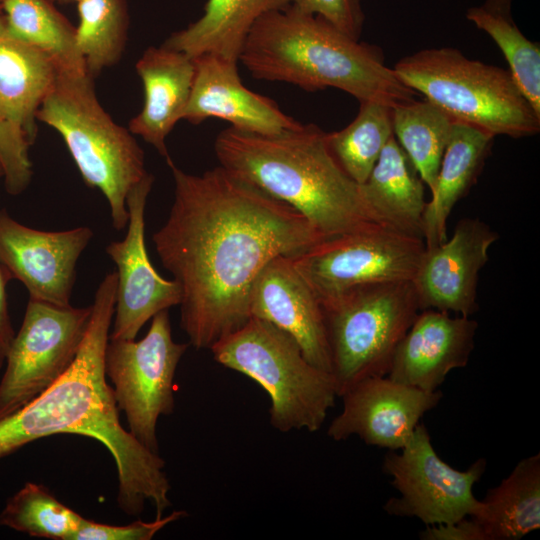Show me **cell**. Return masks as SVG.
<instances>
[{
  "mask_svg": "<svg viewBox=\"0 0 540 540\" xmlns=\"http://www.w3.org/2000/svg\"><path fill=\"white\" fill-rule=\"evenodd\" d=\"M167 164L174 200L152 241L181 289V329L190 345L210 350L251 318V287L269 261L325 237L296 209L220 165L195 175Z\"/></svg>",
  "mask_w": 540,
  "mask_h": 540,
  "instance_id": "6da1fadb",
  "label": "cell"
},
{
  "mask_svg": "<svg viewBox=\"0 0 540 540\" xmlns=\"http://www.w3.org/2000/svg\"><path fill=\"white\" fill-rule=\"evenodd\" d=\"M116 272L105 275L91 304V318L70 367L49 388L0 420V459L54 434H78L100 443L112 455L118 476L117 502L128 515H139L147 501L156 517L171 506L165 461L142 445L119 420L104 358L112 325Z\"/></svg>",
  "mask_w": 540,
  "mask_h": 540,
  "instance_id": "7a4b0ae2",
  "label": "cell"
},
{
  "mask_svg": "<svg viewBox=\"0 0 540 540\" xmlns=\"http://www.w3.org/2000/svg\"><path fill=\"white\" fill-rule=\"evenodd\" d=\"M239 61L256 79L286 82L309 92L333 87L359 102L393 108L418 95L384 64L378 47L290 5L270 10L254 23Z\"/></svg>",
  "mask_w": 540,
  "mask_h": 540,
  "instance_id": "3957f363",
  "label": "cell"
},
{
  "mask_svg": "<svg viewBox=\"0 0 540 540\" xmlns=\"http://www.w3.org/2000/svg\"><path fill=\"white\" fill-rule=\"evenodd\" d=\"M214 151L220 166L296 209L325 238L377 223L359 184L330 152L326 132L312 123L274 135L229 127Z\"/></svg>",
  "mask_w": 540,
  "mask_h": 540,
  "instance_id": "277c9868",
  "label": "cell"
},
{
  "mask_svg": "<svg viewBox=\"0 0 540 540\" xmlns=\"http://www.w3.org/2000/svg\"><path fill=\"white\" fill-rule=\"evenodd\" d=\"M36 118L61 135L83 181L102 192L114 229L122 231L129 219L127 195L148 172L131 132L100 105L93 78L58 72Z\"/></svg>",
  "mask_w": 540,
  "mask_h": 540,
  "instance_id": "5b68a950",
  "label": "cell"
},
{
  "mask_svg": "<svg viewBox=\"0 0 540 540\" xmlns=\"http://www.w3.org/2000/svg\"><path fill=\"white\" fill-rule=\"evenodd\" d=\"M398 79L454 122L521 138L540 130V115L509 70L465 57L454 48L424 49L399 60Z\"/></svg>",
  "mask_w": 540,
  "mask_h": 540,
  "instance_id": "8992f818",
  "label": "cell"
},
{
  "mask_svg": "<svg viewBox=\"0 0 540 540\" xmlns=\"http://www.w3.org/2000/svg\"><path fill=\"white\" fill-rule=\"evenodd\" d=\"M214 360L262 387L270 399V424L280 432L318 431L338 397L331 373L312 365L296 340L251 317L211 347Z\"/></svg>",
  "mask_w": 540,
  "mask_h": 540,
  "instance_id": "52a82bcc",
  "label": "cell"
},
{
  "mask_svg": "<svg viewBox=\"0 0 540 540\" xmlns=\"http://www.w3.org/2000/svg\"><path fill=\"white\" fill-rule=\"evenodd\" d=\"M319 299L338 397L362 379L387 375L421 311L412 280L360 284Z\"/></svg>",
  "mask_w": 540,
  "mask_h": 540,
  "instance_id": "ba28073f",
  "label": "cell"
},
{
  "mask_svg": "<svg viewBox=\"0 0 540 540\" xmlns=\"http://www.w3.org/2000/svg\"><path fill=\"white\" fill-rule=\"evenodd\" d=\"M189 343L172 338L168 310L152 317L146 335L108 340L104 369L129 432L147 449L159 453L157 422L175 408V373Z\"/></svg>",
  "mask_w": 540,
  "mask_h": 540,
  "instance_id": "9c48e42d",
  "label": "cell"
},
{
  "mask_svg": "<svg viewBox=\"0 0 540 540\" xmlns=\"http://www.w3.org/2000/svg\"><path fill=\"white\" fill-rule=\"evenodd\" d=\"M91 305L29 298L0 380V420L49 388L70 367L87 332Z\"/></svg>",
  "mask_w": 540,
  "mask_h": 540,
  "instance_id": "30bf717a",
  "label": "cell"
},
{
  "mask_svg": "<svg viewBox=\"0 0 540 540\" xmlns=\"http://www.w3.org/2000/svg\"><path fill=\"white\" fill-rule=\"evenodd\" d=\"M426 245L379 223L327 237L292 256L319 298L367 283L412 280Z\"/></svg>",
  "mask_w": 540,
  "mask_h": 540,
  "instance_id": "8fae6325",
  "label": "cell"
},
{
  "mask_svg": "<svg viewBox=\"0 0 540 540\" xmlns=\"http://www.w3.org/2000/svg\"><path fill=\"white\" fill-rule=\"evenodd\" d=\"M484 458L460 471L436 453L426 426L419 423L400 450H389L382 471L391 477L398 497H391L383 508L386 513L415 517L426 526L448 524L475 514L479 507L474 485L485 472Z\"/></svg>",
  "mask_w": 540,
  "mask_h": 540,
  "instance_id": "7c38bea8",
  "label": "cell"
},
{
  "mask_svg": "<svg viewBox=\"0 0 540 540\" xmlns=\"http://www.w3.org/2000/svg\"><path fill=\"white\" fill-rule=\"evenodd\" d=\"M154 178L147 173L129 191V219L124 239L112 241L106 253L116 266V297L110 339H135L154 315L179 305L181 289L153 267L145 244V207Z\"/></svg>",
  "mask_w": 540,
  "mask_h": 540,
  "instance_id": "4fadbf2b",
  "label": "cell"
},
{
  "mask_svg": "<svg viewBox=\"0 0 540 540\" xmlns=\"http://www.w3.org/2000/svg\"><path fill=\"white\" fill-rule=\"evenodd\" d=\"M92 237L86 226L64 231L31 228L0 209V263L32 299L70 304L77 262Z\"/></svg>",
  "mask_w": 540,
  "mask_h": 540,
  "instance_id": "5bb4252c",
  "label": "cell"
},
{
  "mask_svg": "<svg viewBox=\"0 0 540 540\" xmlns=\"http://www.w3.org/2000/svg\"><path fill=\"white\" fill-rule=\"evenodd\" d=\"M340 397L342 411L327 430L332 440L358 436L368 445L397 451L408 443L424 414L438 405L442 393L375 376L354 383Z\"/></svg>",
  "mask_w": 540,
  "mask_h": 540,
  "instance_id": "9a60e30c",
  "label": "cell"
},
{
  "mask_svg": "<svg viewBox=\"0 0 540 540\" xmlns=\"http://www.w3.org/2000/svg\"><path fill=\"white\" fill-rule=\"evenodd\" d=\"M499 235L479 218H463L443 243L426 247L412 279L420 310L471 317L477 309L479 273Z\"/></svg>",
  "mask_w": 540,
  "mask_h": 540,
  "instance_id": "2e32d148",
  "label": "cell"
},
{
  "mask_svg": "<svg viewBox=\"0 0 540 540\" xmlns=\"http://www.w3.org/2000/svg\"><path fill=\"white\" fill-rule=\"evenodd\" d=\"M249 310L251 317L291 335L312 365L331 373L322 305L292 256H277L262 268L251 287Z\"/></svg>",
  "mask_w": 540,
  "mask_h": 540,
  "instance_id": "e0dca14e",
  "label": "cell"
},
{
  "mask_svg": "<svg viewBox=\"0 0 540 540\" xmlns=\"http://www.w3.org/2000/svg\"><path fill=\"white\" fill-rule=\"evenodd\" d=\"M193 60L195 74L183 114L188 122L198 125L219 118L237 130L261 135L279 134L301 124L272 99L246 88L238 73V62L210 53Z\"/></svg>",
  "mask_w": 540,
  "mask_h": 540,
  "instance_id": "ac0fdd59",
  "label": "cell"
},
{
  "mask_svg": "<svg viewBox=\"0 0 540 540\" xmlns=\"http://www.w3.org/2000/svg\"><path fill=\"white\" fill-rule=\"evenodd\" d=\"M477 328L468 316L421 310L398 343L386 376L423 391L438 390L452 370L468 364Z\"/></svg>",
  "mask_w": 540,
  "mask_h": 540,
  "instance_id": "d6986e66",
  "label": "cell"
},
{
  "mask_svg": "<svg viewBox=\"0 0 540 540\" xmlns=\"http://www.w3.org/2000/svg\"><path fill=\"white\" fill-rule=\"evenodd\" d=\"M144 88V104L131 119L129 131L141 136L169 162L166 138L183 119L194 74L193 58L162 45L149 47L136 64Z\"/></svg>",
  "mask_w": 540,
  "mask_h": 540,
  "instance_id": "ffe728a7",
  "label": "cell"
},
{
  "mask_svg": "<svg viewBox=\"0 0 540 540\" xmlns=\"http://www.w3.org/2000/svg\"><path fill=\"white\" fill-rule=\"evenodd\" d=\"M359 189L377 223L423 240L424 182L394 135Z\"/></svg>",
  "mask_w": 540,
  "mask_h": 540,
  "instance_id": "44dd1931",
  "label": "cell"
},
{
  "mask_svg": "<svg viewBox=\"0 0 540 540\" xmlns=\"http://www.w3.org/2000/svg\"><path fill=\"white\" fill-rule=\"evenodd\" d=\"M493 136L454 122L443 153L431 199L423 214V241L433 247L447 239V220L456 203L471 189L491 150Z\"/></svg>",
  "mask_w": 540,
  "mask_h": 540,
  "instance_id": "7402d4cb",
  "label": "cell"
},
{
  "mask_svg": "<svg viewBox=\"0 0 540 540\" xmlns=\"http://www.w3.org/2000/svg\"><path fill=\"white\" fill-rule=\"evenodd\" d=\"M57 74L42 51L7 31L0 34V119L21 129L30 145L37 135V111Z\"/></svg>",
  "mask_w": 540,
  "mask_h": 540,
  "instance_id": "603a6c76",
  "label": "cell"
},
{
  "mask_svg": "<svg viewBox=\"0 0 540 540\" xmlns=\"http://www.w3.org/2000/svg\"><path fill=\"white\" fill-rule=\"evenodd\" d=\"M282 6V0H207L203 15L173 33L163 45L191 58L210 53L238 62L254 23Z\"/></svg>",
  "mask_w": 540,
  "mask_h": 540,
  "instance_id": "cb8c5ba5",
  "label": "cell"
},
{
  "mask_svg": "<svg viewBox=\"0 0 540 540\" xmlns=\"http://www.w3.org/2000/svg\"><path fill=\"white\" fill-rule=\"evenodd\" d=\"M487 540H517L540 528V454L523 458L489 489L471 516Z\"/></svg>",
  "mask_w": 540,
  "mask_h": 540,
  "instance_id": "d4e9b609",
  "label": "cell"
},
{
  "mask_svg": "<svg viewBox=\"0 0 540 540\" xmlns=\"http://www.w3.org/2000/svg\"><path fill=\"white\" fill-rule=\"evenodd\" d=\"M54 0H2L7 32L46 54L58 72L88 74L76 44V29Z\"/></svg>",
  "mask_w": 540,
  "mask_h": 540,
  "instance_id": "484cf974",
  "label": "cell"
},
{
  "mask_svg": "<svg viewBox=\"0 0 540 540\" xmlns=\"http://www.w3.org/2000/svg\"><path fill=\"white\" fill-rule=\"evenodd\" d=\"M454 121L430 101L392 108L393 134L424 184L433 191Z\"/></svg>",
  "mask_w": 540,
  "mask_h": 540,
  "instance_id": "4316f807",
  "label": "cell"
},
{
  "mask_svg": "<svg viewBox=\"0 0 540 540\" xmlns=\"http://www.w3.org/2000/svg\"><path fill=\"white\" fill-rule=\"evenodd\" d=\"M393 135L392 107L361 101L355 119L342 130L326 133V142L344 172L360 185Z\"/></svg>",
  "mask_w": 540,
  "mask_h": 540,
  "instance_id": "83f0119b",
  "label": "cell"
},
{
  "mask_svg": "<svg viewBox=\"0 0 540 540\" xmlns=\"http://www.w3.org/2000/svg\"><path fill=\"white\" fill-rule=\"evenodd\" d=\"M77 4L76 44L88 74L94 78L121 58L129 23L127 3L126 0H82Z\"/></svg>",
  "mask_w": 540,
  "mask_h": 540,
  "instance_id": "f1b7e54d",
  "label": "cell"
},
{
  "mask_svg": "<svg viewBox=\"0 0 540 540\" xmlns=\"http://www.w3.org/2000/svg\"><path fill=\"white\" fill-rule=\"evenodd\" d=\"M83 519L47 487L32 482L11 496L0 512L1 526L54 540H73Z\"/></svg>",
  "mask_w": 540,
  "mask_h": 540,
  "instance_id": "f546056e",
  "label": "cell"
},
{
  "mask_svg": "<svg viewBox=\"0 0 540 540\" xmlns=\"http://www.w3.org/2000/svg\"><path fill=\"white\" fill-rule=\"evenodd\" d=\"M466 18L494 40L508 62L516 85L540 115L539 43L528 40L513 19L493 14L482 6L469 8Z\"/></svg>",
  "mask_w": 540,
  "mask_h": 540,
  "instance_id": "4dcf8cb0",
  "label": "cell"
},
{
  "mask_svg": "<svg viewBox=\"0 0 540 540\" xmlns=\"http://www.w3.org/2000/svg\"><path fill=\"white\" fill-rule=\"evenodd\" d=\"M25 134L13 124L0 119V163L6 191L11 195L22 193L32 178V163Z\"/></svg>",
  "mask_w": 540,
  "mask_h": 540,
  "instance_id": "1f68e13d",
  "label": "cell"
},
{
  "mask_svg": "<svg viewBox=\"0 0 540 540\" xmlns=\"http://www.w3.org/2000/svg\"><path fill=\"white\" fill-rule=\"evenodd\" d=\"M187 516L186 511L176 510L151 522L138 520L122 526L84 518L73 540H151L165 526Z\"/></svg>",
  "mask_w": 540,
  "mask_h": 540,
  "instance_id": "d6a6232c",
  "label": "cell"
},
{
  "mask_svg": "<svg viewBox=\"0 0 540 540\" xmlns=\"http://www.w3.org/2000/svg\"><path fill=\"white\" fill-rule=\"evenodd\" d=\"M282 3L300 12L319 16L344 34L359 40L364 23L360 0H282Z\"/></svg>",
  "mask_w": 540,
  "mask_h": 540,
  "instance_id": "836d02e7",
  "label": "cell"
},
{
  "mask_svg": "<svg viewBox=\"0 0 540 540\" xmlns=\"http://www.w3.org/2000/svg\"><path fill=\"white\" fill-rule=\"evenodd\" d=\"M419 537L422 540H487L482 528L471 517L453 523L426 526Z\"/></svg>",
  "mask_w": 540,
  "mask_h": 540,
  "instance_id": "e575fe53",
  "label": "cell"
},
{
  "mask_svg": "<svg viewBox=\"0 0 540 540\" xmlns=\"http://www.w3.org/2000/svg\"><path fill=\"white\" fill-rule=\"evenodd\" d=\"M10 280L9 274L0 263V370L5 365L7 354L15 336L9 315L6 290Z\"/></svg>",
  "mask_w": 540,
  "mask_h": 540,
  "instance_id": "d590c367",
  "label": "cell"
},
{
  "mask_svg": "<svg viewBox=\"0 0 540 540\" xmlns=\"http://www.w3.org/2000/svg\"><path fill=\"white\" fill-rule=\"evenodd\" d=\"M513 0H484L482 7L487 11L502 16L506 19H513L511 14Z\"/></svg>",
  "mask_w": 540,
  "mask_h": 540,
  "instance_id": "8d00e7d4",
  "label": "cell"
},
{
  "mask_svg": "<svg viewBox=\"0 0 540 540\" xmlns=\"http://www.w3.org/2000/svg\"><path fill=\"white\" fill-rule=\"evenodd\" d=\"M6 32L5 17L2 7V0H0V34Z\"/></svg>",
  "mask_w": 540,
  "mask_h": 540,
  "instance_id": "74e56055",
  "label": "cell"
},
{
  "mask_svg": "<svg viewBox=\"0 0 540 540\" xmlns=\"http://www.w3.org/2000/svg\"><path fill=\"white\" fill-rule=\"evenodd\" d=\"M60 4L79 3L82 0H54Z\"/></svg>",
  "mask_w": 540,
  "mask_h": 540,
  "instance_id": "f35d334b",
  "label": "cell"
},
{
  "mask_svg": "<svg viewBox=\"0 0 540 540\" xmlns=\"http://www.w3.org/2000/svg\"><path fill=\"white\" fill-rule=\"evenodd\" d=\"M3 177V169H2V166H1V163H0V178Z\"/></svg>",
  "mask_w": 540,
  "mask_h": 540,
  "instance_id": "ab89813d",
  "label": "cell"
}]
</instances>
